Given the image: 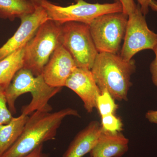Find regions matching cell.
I'll return each mask as SVG.
<instances>
[{"instance_id": "cell-4", "label": "cell", "mask_w": 157, "mask_h": 157, "mask_svg": "<svg viewBox=\"0 0 157 157\" xmlns=\"http://www.w3.org/2000/svg\"><path fill=\"white\" fill-rule=\"evenodd\" d=\"M75 4L63 7L43 0L41 6L47 11L49 19L60 25L74 21L90 25L101 15L123 12L121 4L118 2L105 4H91L84 0H75Z\"/></svg>"}, {"instance_id": "cell-7", "label": "cell", "mask_w": 157, "mask_h": 157, "mask_svg": "<svg viewBox=\"0 0 157 157\" xmlns=\"http://www.w3.org/2000/svg\"><path fill=\"white\" fill-rule=\"evenodd\" d=\"M128 16L123 45L120 55L126 60L132 59L141 51L153 50L157 46V34L149 29L139 5Z\"/></svg>"}, {"instance_id": "cell-14", "label": "cell", "mask_w": 157, "mask_h": 157, "mask_svg": "<svg viewBox=\"0 0 157 157\" xmlns=\"http://www.w3.org/2000/svg\"><path fill=\"white\" fill-rule=\"evenodd\" d=\"M36 76L29 70L22 68L14 75L11 83L5 90L9 110L12 114L16 113L15 102L18 97L33 89L36 83Z\"/></svg>"}, {"instance_id": "cell-25", "label": "cell", "mask_w": 157, "mask_h": 157, "mask_svg": "<svg viewBox=\"0 0 157 157\" xmlns=\"http://www.w3.org/2000/svg\"><path fill=\"white\" fill-rule=\"evenodd\" d=\"M145 117L151 123L157 124V110H149L146 113Z\"/></svg>"}, {"instance_id": "cell-28", "label": "cell", "mask_w": 157, "mask_h": 157, "mask_svg": "<svg viewBox=\"0 0 157 157\" xmlns=\"http://www.w3.org/2000/svg\"></svg>"}, {"instance_id": "cell-10", "label": "cell", "mask_w": 157, "mask_h": 157, "mask_svg": "<svg viewBox=\"0 0 157 157\" xmlns=\"http://www.w3.org/2000/svg\"><path fill=\"white\" fill-rule=\"evenodd\" d=\"M65 86L78 95L88 113H91L96 108L97 99L101 92L90 70L76 68L69 76Z\"/></svg>"}, {"instance_id": "cell-1", "label": "cell", "mask_w": 157, "mask_h": 157, "mask_svg": "<svg viewBox=\"0 0 157 157\" xmlns=\"http://www.w3.org/2000/svg\"><path fill=\"white\" fill-rule=\"evenodd\" d=\"M80 117L76 109L66 108L56 112L35 111L29 116L23 131L15 143L1 157H24L44 142L55 139L65 118Z\"/></svg>"}, {"instance_id": "cell-16", "label": "cell", "mask_w": 157, "mask_h": 157, "mask_svg": "<svg viewBox=\"0 0 157 157\" xmlns=\"http://www.w3.org/2000/svg\"><path fill=\"white\" fill-rule=\"evenodd\" d=\"M25 47L12 52L0 60V87L6 90L18 70L23 67Z\"/></svg>"}, {"instance_id": "cell-8", "label": "cell", "mask_w": 157, "mask_h": 157, "mask_svg": "<svg viewBox=\"0 0 157 157\" xmlns=\"http://www.w3.org/2000/svg\"><path fill=\"white\" fill-rule=\"evenodd\" d=\"M20 25L14 35L0 48V60L15 51L25 46L43 23L49 19L47 11L42 6L35 11L20 18Z\"/></svg>"}, {"instance_id": "cell-3", "label": "cell", "mask_w": 157, "mask_h": 157, "mask_svg": "<svg viewBox=\"0 0 157 157\" xmlns=\"http://www.w3.org/2000/svg\"><path fill=\"white\" fill-rule=\"evenodd\" d=\"M62 25L48 19L39 27L25 47L23 68L36 76L42 74L44 67L60 44Z\"/></svg>"}, {"instance_id": "cell-17", "label": "cell", "mask_w": 157, "mask_h": 157, "mask_svg": "<svg viewBox=\"0 0 157 157\" xmlns=\"http://www.w3.org/2000/svg\"><path fill=\"white\" fill-rule=\"evenodd\" d=\"M30 0H0V17L13 21L32 14L36 7Z\"/></svg>"}, {"instance_id": "cell-9", "label": "cell", "mask_w": 157, "mask_h": 157, "mask_svg": "<svg viewBox=\"0 0 157 157\" xmlns=\"http://www.w3.org/2000/svg\"><path fill=\"white\" fill-rule=\"evenodd\" d=\"M77 67L72 56L60 43L44 67L42 75L49 86L62 88Z\"/></svg>"}, {"instance_id": "cell-12", "label": "cell", "mask_w": 157, "mask_h": 157, "mask_svg": "<svg viewBox=\"0 0 157 157\" xmlns=\"http://www.w3.org/2000/svg\"><path fill=\"white\" fill-rule=\"evenodd\" d=\"M129 142L121 132L113 134L102 131L90 157H121L128 150Z\"/></svg>"}, {"instance_id": "cell-20", "label": "cell", "mask_w": 157, "mask_h": 157, "mask_svg": "<svg viewBox=\"0 0 157 157\" xmlns=\"http://www.w3.org/2000/svg\"><path fill=\"white\" fill-rule=\"evenodd\" d=\"M9 110L5 90L0 87V125L8 123L14 117Z\"/></svg>"}, {"instance_id": "cell-22", "label": "cell", "mask_w": 157, "mask_h": 157, "mask_svg": "<svg viewBox=\"0 0 157 157\" xmlns=\"http://www.w3.org/2000/svg\"><path fill=\"white\" fill-rule=\"evenodd\" d=\"M153 51L155 52V58L151 63L150 70L151 74L153 83L157 86V46Z\"/></svg>"}, {"instance_id": "cell-13", "label": "cell", "mask_w": 157, "mask_h": 157, "mask_svg": "<svg viewBox=\"0 0 157 157\" xmlns=\"http://www.w3.org/2000/svg\"><path fill=\"white\" fill-rule=\"evenodd\" d=\"M36 86L30 92L32 100L21 109V113L25 115L29 116L37 110L51 112L52 107L48 102L62 89V88L53 87L47 84L42 74L36 76Z\"/></svg>"}, {"instance_id": "cell-2", "label": "cell", "mask_w": 157, "mask_h": 157, "mask_svg": "<svg viewBox=\"0 0 157 157\" xmlns=\"http://www.w3.org/2000/svg\"><path fill=\"white\" fill-rule=\"evenodd\" d=\"M135 60H126L117 54L98 53L91 69L101 92L107 91L115 100L128 101L132 86L131 76L136 70Z\"/></svg>"}, {"instance_id": "cell-19", "label": "cell", "mask_w": 157, "mask_h": 157, "mask_svg": "<svg viewBox=\"0 0 157 157\" xmlns=\"http://www.w3.org/2000/svg\"><path fill=\"white\" fill-rule=\"evenodd\" d=\"M101 117V128L104 132L114 134L123 130V124L121 120L114 114H107Z\"/></svg>"}, {"instance_id": "cell-21", "label": "cell", "mask_w": 157, "mask_h": 157, "mask_svg": "<svg viewBox=\"0 0 157 157\" xmlns=\"http://www.w3.org/2000/svg\"><path fill=\"white\" fill-rule=\"evenodd\" d=\"M121 4L123 8V13L128 16L132 14L136 9L137 5L135 4L134 0H116Z\"/></svg>"}, {"instance_id": "cell-6", "label": "cell", "mask_w": 157, "mask_h": 157, "mask_svg": "<svg viewBox=\"0 0 157 157\" xmlns=\"http://www.w3.org/2000/svg\"><path fill=\"white\" fill-rule=\"evenodd\" d=\"M128 16L123 12L99 16L90 25L91 35L97 50L118 54L126 30Z\"/></svg>"}, {"instance_id": "cell-26", "label": "cell", "mask_w": 157, "mask_h": 157, "mask_svg": "<svg viewBox=\"0 0 157 157\" xmlns=\"http://www.w3.org/2000/svg\"><path fill=\"white\" fill-rule=\"evenodd\" d=\"M149 6V7H150L152 9V10L157 11V1H154V0H151Z\"/></svg>"}, {"instance_id": "cell-27", "label": "cell", "mask_w": 157, "mask_h": 157, "mask_svg": "<svg viewBox=\"0 0 157 157\" xmlns=\"http://www.w3.org/2000/svg\"><path fill=\"white\" fill-rule=\"evenodd\" d=\"M30 1L35 4V6H41L43 0H30Z\"/></svg>"}, {"instance_id": "cell-18", "label": "cell", "mask_w": 157, "mask_h": 157, "mask_svg": "<svg viewBox=\"0 0 157 157\" xmlns=\"http://www.w3.org/2000/svg\"><path fill=\"white\" fill-rule=\"evenodd\" d=\"M118 106L115 99L107 91H101L96 102V108L101 117L109 114H115Z\"/></svg>"}, {"instance_id": "cell-5", "label": "cell", "mask_w": 157, "mask_h": 157, "mask_svg": "<svg viewBox=\"0 0 157 157\" xmlns=\"http://www.w3.org/2000/svg\"><path fill=\"white\" fill-rule=\"evenodd\" d=\"M59 42L72 56L77 67L91 70L99 52L89 25L74 21L63 24Z\"/></svg>"}, {"instance_id": "cell-15", "label": "cell", "mask_w": 157, "mask_h": 157, "mask_svg": "<svg viewBox=\"0 0 157 157\" xmlns=\"http://www.w3.org/2000/svg\"><path fill=\"white\" fill-rule=\"evenodd\" d=\"M29 116L21 113L8 123L0 125V157L17 141L23 131Z\"/></svg>"}, {"instance_id": "cell-24", "label": "cell", "mask_w": 157, "mask_h": 157, "mask_svg": "<svg viewBox=\"0 0 157 157\" xmlns=\"http://www.w3.org/2000/svg\"><path fill=\"white\" fill-rule=\"evenodd\" d=\"M151 0H137L138 5L140 6L141 11L144 15H145L148 13L149 11V5Z\"/></svg>"}, {"instance_id": "cell-11", "label": "cell", "mask_w": 157, "mask_h": 157, "mask_svg": "<svg viewBox=\"0 0 157 157\" xmlns=\"http://www.w3.org/2000/svg\"><path fill=\"white\" fill-rule=\"evenodd\" d=\"M102 132L99 122H90L76 135L62 157H82L90 153L96 145Z\"/></svg>"}, {"instance_id": "cell-23", "label": "cell", "mask_w": 157, "mask_h": 157, "mask_svg": "<svg viewBox=\"0 0 157 157\" xmlns=\"http://www.w3.org/2000/svg\"><path fill=\"white\" fill-rule=\"evenodd\" d=\"M24 157H49V154L43 151V144L38 147L29 154Z\"/></svg>"}]
</instances>
